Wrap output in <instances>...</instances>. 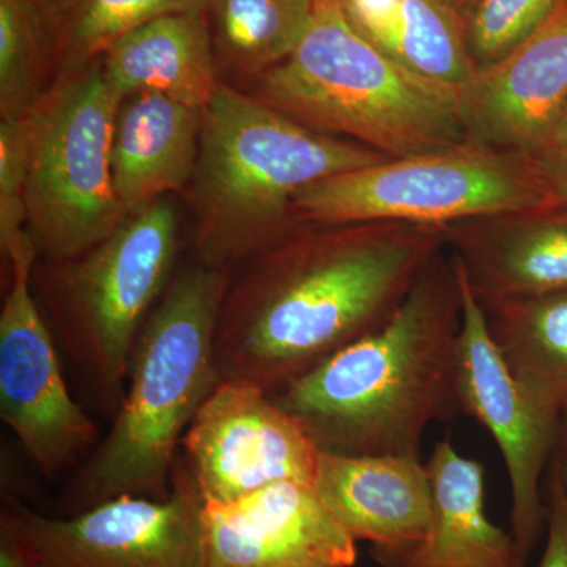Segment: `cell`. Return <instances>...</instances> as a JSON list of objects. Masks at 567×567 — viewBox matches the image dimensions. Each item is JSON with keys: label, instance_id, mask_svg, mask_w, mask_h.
I'll list each match as a JSON object with an SVG mask.
<instances>
[{"label": "cell", "instance_id": "cell-1", "mask_svg": "<svg viewBox=\"0 0 567 567\" xmlns=\"http://www.w3.org/2000/svg\"><path fill=\"white\" fill-rule=\"evenodd\" d=\"M443 249V227L298 221L230 274L219 380L275 394L382 328Z\"/></svg>", "mask_w": 567, "mask_h": 567}, {"label": "cell", "instance_id": "cell-2", "mask_svg": "<svg viewBox=\"0 0 567 567\" xmlns=\"http://www.w3.org/2000/svg\"><path fill=\"white\" fill-rule=\"evenodd\" d=\"M462 295L446 248L394 316L276 391L324 453L421 457L429 425L456 415Z\"/></svg>", "mask_w": 567, "mask_h": 567}, {"label": "cell", "instance_id": "cell-3", "mask_svg": "<svg viewBox=\"0 0 567 567\" xmlns=\"http://www.w3.org/2000/svg\"><path fill=\"white\" fill-rule=\"evenodd\" d=\"M229 278L196 260L171 279L134 346L110 434L81 470L61 516L118 496H169L183 435L221 382L215 336Z\"/></svg>", "mask_w": 567, "mask_h": 567}, {"label": "cell", "instance_id": "cell-4", "mask_svg": "<svg viewBox=\"0 0 567 567\" xmlns=\"http://www.w3.org/2000/svg\"><path fill=\"white\" fill-rule=\"evenodd\" d=\"M388 159L357 142L312 132L221 81L204 107L189 182L197 262L230 271L298 223L305 186Z\"/></svg>", "mask_w": 567, "mask_h": 567}, {"label": "cell", "instance_id": "cell-5", "mask_svg": "<svg viewBox=\"0 0 567 567\" xmlns=\"http://www.w3.org/2000/svg\"><path fill=\"white\" fill-rule=\"evenodd\" d=\"M248 85V93L305 128L388 158L468 144L457 89L391 61L357 32L338 0H316L289 58Z\"/></svg>", "mask_w": 567, "mask_h": 567}, {"label": "cell", "instance_id": "cell-6", "mask_svg": "<svg viewBox=\"0 0 567 567\" xmlns=\"http://www.w3.org/2000/svg\"><path fill=\"white\" fill-rule=\"evenodd\" d=\"M178 249V215L164 196L130 212L102 244L52 264L55 320L63 347L114 420L128 383L142 327L169 286Z\"/></svg>", "mask_w": 567, "mask_h": 567}, {"label": "cell", "instance_id": "cell-7", "mask_svg": "<svg viewBox=\"0 0 567 567\" xmlns=\"http://www.w3.org/2000/svg\"><path fill=\"white\" fill-rule=\"evenodd\" d=\"M121 102L100 58L58 74L28 112V233L48 262H69L91 251L128 215L112 177V133Z\"/></svg>", "mask_w": 567, "mask_h": 567}, {"label": "cell", "instance_id": "cell-8", "mask_svg": "<svg viewBox=\"0 0 567 567\" xmlns=\"http://www.w3.org/2000/svg\"><path fill=\"white\" fill-rule=\"evenodd\" d=\"M557 205L532 158L473 144L383 159L311 183L293 197L298 221L429 227Z\"/></svg>", "mask_w": 567, "mask_h": 567}, {"label": "cell", "instance_id": "cell-9", "mask_svg": "<svg viewBox=\"0 0 567 567\" xmlns=\"http://www.w3.org/2000/svg\"><path fill=\"white\" fill-rule=\"evenodd\" d=\"M204 506L178 454L167 498L118 496L74 516H44L9 498L0 517L28 540L33 567H208Z\"/></svg>", "mask_w": 567, "mask_h": 567}, {"label": "cell", "instance_id": "cell-10", "mask_svg": "<svg viewBox=\"0 0 567 567\" xmlns=\"http://www.w3.org/2000/svg\"><path fill=\"white\" fill-rule=\"evenodd\" d=\"M453 257V256H451ZM462 295L457 346L458 410L495 440L511 488V533L524 558L546 535L543 483L554 457L561 417L522 385L492 341L487 316L454 259Z\"/></svg>", "mask_w": 567, "mask_h": 567}, {"label": "cell", "instance_id": "cell-11", "mask_svg": "<svg viewBox=\"0 0 567 567\" xmlns=\"http://www.w3.org/2000/svg\"><path fill=\"white\" fill-rule=\"evenodd\" d=\"M37 256L9 265L0 311V416L44 476L61 475L96 440V425L71 398L50 328L33 300Z\"/></svg>", "mask_w": 567, "mask_h": 567}, {"label": "cell", "instance_id": "cell-12", "mask_svg": "<svg viewBox=\"0 0 567 567\" xmlns=\"http://www.w3.org/2000/svg\"><path fill=\"white\" fill-rule=\"evenodd\" d=\"M205 503H230L279 481L315 487L320 450L274 395L221 380L182 440Z\"/></svg>", "mask_w": 567, "mask_h": 567}, {"label": "cell", "instance_id": "cell-13", "mask_svg": "<svg viewBox=\"0 0 567 567\" xmlns=\"http://www.w3.org/2000/svg\"><path fill=\"white\" fill-rule=\"evenodd\" d=\"M208 567H353L357 540L315 487L279 481L230 503H205Z\"/></svg>", "mask_w": 567, "mask_h": 567}, {"label": "cell", "instance_id": "cell-14", "mask_svg": "<svg viewBox=\"0 0 567 567\" xmlns=\"http://www.w3.org/2000/svg\"><path fill=\"white\" fill-rule=\"evenodd\" d=\"M566 100L567 3L458 91L466 142L533 158L550 144Z\"/></svg>", "mask_w": 567, "mask_h": 567}, {"label": "cell", "instance_id": "cell-15", "mask_svg": "<svg viewBox=\"0 0 567 567\" xmlns=\"http://www.w3.org/2000/svg\"><path fill=\"white\" fill-rule=\"evenodd\" d=\"M481 305L567 292V208L505 213L443 227Z\"/></svg>", "mask_w": 567, "mask_h": 567}, {"label": "cell", "instance_id": "cell-16", "mask_svg": "<svg viewBox=\"0 0 567 567\" xmlns=\"http://www.w3.org/2000/svg\"><path fill=\"white\" fill-rule=\"evenodd\" d=\"M315 491L339 525L371 550H404L431 524L432 486L421 457L320 451Z\"/></svg>", "mask_w": 567, "mask_h": 567}, {"label": "cell", "instance_id": "cell-17", "mask_svg": "<svg viewBox=\"0 0 567 567\" xmlns=\"http://www.w3.org/2000/svg\"><path fill=\"white\" fill-rule=\"evenodd\" d=\"M432 518L423 539L398 551L371 550L382 567H527L513 533L486 513V470L462 456L450 436L425 462Z\"/></svg>", "mask_w": 567, "mask_h": 567}, {"label": "cell", "instance_id": "cell-18", "mask_svg": "<svg viewBox=\"0 0 567 567\" xmlns=\"http://www.w3.org/2000/svg\"><path fill=\"white\" fill-rule=\"evenodd\" d=\"M204 110L159 92L118 104L112 133V177L126 212L186 192L196 169Z\"/></svg>", "mask_w": 567, "mask_h": 567}, {"label": "cell", "instance_id": "cell-19", "mask_svg": "<svg viewBox=\"0 0 567 567\" xmlns=\"http://www.w3.org/2000/svg\"><path fill=\"white\" fill-rule=\"evenodd\" d=\"M104 73L121 96L159 92L204 110L221 84L205 11L145 22L103 54Z\"/></svg>", "mask_w": 567, "mask_h": 567}, {"label": "cell", "instance_id": "cell-20", "mask_svg": "<svg viewBox=\"0 0 567 567\" xmlns=\"http://www.w3.org/2000/svg\"><path fill=\"white\" fill-rule=\"evenodd\" d=\"M347 20L391 61L461 91L476 74L462 24L436 0H338Z\"/></svg>", "mask_w": 567, "mask_h": 567}, {"label": "cell", "instance_id": "cell-21", "mask_svg": "<svg viewBox=\"0 0 567 567\" xmlns=\"http://www.w3.org/2000/svg\"><path fill=\"white\" fill-rule=\"evenodd\" d=\"M481 306L509 371L540 404L567 420V292Z\"/></svg>", "mask_w": 567, "mask_h": 567}, {"label": "cell", "instance_id": "cell-22", "mask_svg": "<svg viewBox=\"0 0 567 567\" xmlns=\"http://www.w3.org/2000/svg\"><path fill=\"white\" fill-rule=\"evenodd\" d=\"M316 0H208L205 17L221 71L252 82L300 43Z\"/></svg>", "mask_w": 567, "mask_h": 567}, {"label": "cell", "instance_id": "cell-23", "mask_svg": "<svg viewBox=\"0 0 567 567\" xmlns=\"http://www.w3.org/2000/svg\"><path fill=\"white\" fill-rule=\"evenodd\" d=\"M50 22L55 76L103 58L126 33L145 22L205 11L208 0H40Z\"/></svg>", "mask_w": 567, "mask_h": 567}, {"label": "cell", "instance_id": "cell-24", "mask_svg": "<svg viewBox=\"0 0 567 567\" xmlns=\"http://www.w3.org/2000/svg\"><path fill=\"white\" fill-rule=\"evenodd\" d=\"M55 71L47 11L40 0H0V115L21 117L50 91Z\"/></svg>", "mask_w": 567, "mask_h": 567}, {"label": "cell", "instance_id": "cell-25", "mask_svg": "<svg viewBox=\"0 0 567 567\" xmlns=\"http://www.w3.org/2000/svg\"><path fill=\"white\" fill-rule=\"evenodd\" d=\"M567 0H477L462 24L476 71L488 69L550 21Z\"/></svg>", "mask_w": 567, "mask_h": 567}, {"label": "cell", "instance_id": "cell-26", "mask_svg": "<svg viewBox=\"0 0 567 567\" xmlns=\"http://www.w3.org/2000/svg\"><path fill=\"white\" fill-rule=\"evenodd\" d=\"M29 115L0 123V248L7 264L39 256L28 233Z\"/></svg>", "mask_w": 567, "mask_h": 567}, {"label": "cell", "instance_id": "cell-27", "mask_svg": "<svg viewBox=\"0 0 567 567\" xmlns=\"http://www.w3.org/2000/svg\"><path fill=\"white\" fill-rule=\"evenodd\" d=\"M544 484L547 540L537 567H567V491L558 477L548 472Z\"/></svg>", "mask_w": 567, "mask_h": 567}, {"label": "cell", "instance_id": "cell-28", "mask_svg": "<svg viewBox=\"0 0 567 567\" xmlns=\"http://www.w3.org/2000/svg\"><path fill=\"white\" fill-rule=\"evenodd\" d=\"M532 159L559 207L567 208V145L548 147Z\"/></svg>", "mask_w": 567, "mask_h": 567}, {"label": "cell", "instance_id": "cell-29", "mask_svg": "<svg viewBox=\"0 0 567 567\" xmlns=\"http://www.w3.org/2000/svg\"><path fill=\"white\" fill-rule=\"evenodd\" d=\"M0 567H33L28 540L3 517H0Z\"/></svg>", "mask_w": 567, "mask_h": 567}, {"label": "cell", "instance_id": "cell-30", "mask_svg": "<svg viewBox=\"0 0 567 567\" xmlns=\"http://www.w3.org/2000/svg\"><path fill=\"white\" fill-rule=\"evenodd\" d=\"M547 472L557 476L559 483L567 491V420H563L559 425L557 446H555L554 457H551Z\"/></svg>", "mask_w": 567, "mask_h": 567}, {"label": "cell", "instance_id": "cell-31", "mask_svg": "<svg viewBox=\"0 0 567 567\" xmlns=\"http://www.w3.org/2000/svg\"><path fill=\"white\" fill-rule=\"evenodd\" d=\"M436 2L445 7L461 24H464L470 11L475 9L477 0H436Z\"/></svg>", "mask_w": 567, "mask_h": 567}, {"label": "cell", "instance_id": "cell-32", "mask_svg": "<svg viewBox=\"0 0 567 567\" xmlns=\"http://www.w3.org/2000/svg\"><path fill=\"white\" fill-rule=\"evenodd\" d=\"M555 145H567V100L561 112H559L557 123H555L554 133H551L548 147H555ZM544 151H546V148H544Z\"/></svg>", "mask_w": 567, "mask_h": 567}]
</instances>
